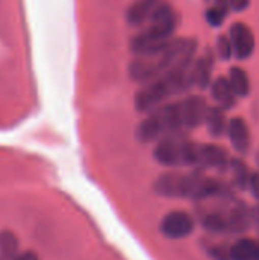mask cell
<instances>
[{"mask_svg": "<svg viewBox=\"0 0 259 260\" xmlns=\"http://www.w3.org/2000/svg\"><path fill=\"white\" fill-rule=\"evenodd\" d=\"M165 134H168V128H166V122H165L160 107L156 108L154 111L148 113V116L139 123V126L136 129V137L142 143L156 142L160 137H163Z\"/></svg>", "mask_w": 259, "mask_h": 260, "instance_id": "cell-5", "label": "cell"}, {"mask_svg": "<svg viewBox=\"0 0 259 260\" xmlns=\"http://www.w3.org/2000/svg\"><path fill=\"white\" fill-rule=\"evenodd\" d=\"M234 174H235V180L238 183V186L241 187H246L250 181V175L246 169V166L243 165V161H238L235 160L234 161Z\"/></svg>", "mask_w": 259, "mask_h": 260, "instance_id": "cell-17", "label": "cell"}, {"mask_svg": "<svg viewBox=\"0 0 259 260\" xmlns=\"http://www.w3.org/2000/svg\"><path fill=\"white\" fill-rule=\"evenodd\" d=\"M148 23L143 30L131 38L130 49L136 56L157 53L171 41L177 27V15L168 3H160L148 18Z\"/></svg>", "mask_w": 259, "mask_h": 260, "instance_id": "cell-1", "label": "cell"}, {"mask_svg": "<svg viewBox=\"0 0 259 260\" xmlns=\"http://www.w3.org/2000/svg\"><path fill=\"white\" fill-rule=\"evenodd\" d=\"M212 91V98L220 104V108L226 110V108H232L235 104V98L237 94L234 93L231 82L227 78H218L212 82L211 87Z\"/></svg>", "mask_w": 259, "mask_h": 260, "instance_id": "cell-11", "label": "cell"}, {"mask_svg": "<svg viewBox=\"0 0 259 260\" xmlns=\"http://www.w3.org/2000/svg\"><path fill=\"white\" fill-rule=\"evenodd\" d=\"M255 221H256V225L259 227V209L256 210V215H255Z\"/></svg>", "mask_w": 259, "mask_h": 260, "instance_id": "cell-23", "label": "cell"}, {"mask_svg": "<svg viewBox=\"0 0 259 260\" xmlns=\"http://www.w3.org/2000/svg\"><path fill=\"white\" fill-rule=\"evenodd\" d=\"M14 260H38V257H37V254H35V253L27 251V253L18 254V256H17Z\"/></svg>", "mask_w": 259, "mask_h": 260, "instance_id": "cell-22", "label": "cell"}, {"mask_svg": "<svg viewBox=\"0 0 259 260\" xmlns=\"http://www.w3.org/2000/svg\"><path fill=\"white\" fill-rule=\"evenodd\" d=\"M217 46H218V53H220L221 59L227 61V59L232 56V53H234V49H232V43H231V40H229L226 35H221V37L218 38Z\"/></svg>", "mask_w": 259, "mask_h": 260, "instance_id": "cell-19", "label": "cell"}, {"mask_svg": "<svg viewBox=\"0 0 259 260\" xmlns=\"http://www.w3.org/2000/svg\"><path fill=\"white\" fill-rule=\"evenodd\" d=\"M212 69H214V61L211 55H205L202 56L194 66H192V84L200 87V88H206L211 84V78H212Z\"/></svg>", "mask_w": 259, "mask_h": 260, "instance_id": "cell-12", "label": "cell"}, {"mask_svg": "<svg viewBox=\"0 0 259 260\" xmlns=\"http://www.w3.org/2000/svg\"><path fill=\"white\" fill-rule=\"evenodd\" d=\"M229 254L232 260H259V244L252 239H240L232 245Z\"/></svg>", "mask_w": 259, "mask_h": 260, "instance_id": "cell-13", "label": "cell"}, {"mask_svg": "<svg viewBox=\"0 0 259 260\" xmlns=\"http://www.w3.org/2000/svg\"><path fill=\"white\" fill-rule=\"evenodd\" d=\"M227 163V154L217 145H198L197 165L208 168H223Z\"/></svg>", "mask_w": 259, "mask_h": 260, "instance_id": "cell-10", "label": "cell"}, {"mask_svg": "<svg viewBox=\"0 0 259 260\" xmlns=\"http://www.w3.org/2000/svg\"><path fill=\"white\" fill-rule=\"evenodd\" d=\"M206 125L209 133L214 137H220L227 131V122H226V116L223 108L220 107H214V108H208L206 113Z\"/></svg>", "mask_w": 259, "mask_h": 260, "instance_id": "cell-14", "label": "cell"}, {"mask_svg": "<svg viewBox=\"0 0 259 260\" xmlns=\"http://www.w3.org/2000/svg\"><path fill=\"white\" fill-rule=\"evenodd\" d=\"M18 242L11 232L0 233V254L5 260H14L17 257Z\"/></svg>", "mask_w": 259, "mask_h": 260, "instance_id": "cell-16", "label": "cell"}, {"mask_svg": "<svg viewBox=\"0 0 259 260\" xmlns=\"http://www.w3.org/2000/svg\"><path fill=\"white\" fill-rule=\"evenodd\" d=\"M229 40L232 43L234 53L237 55L238 59H247L249 56H252L255 50V37L247 24L240 23V21L235 23L231 27Z\"/></svg>", "mask_w": 259, "mask_h": 260, "instance_id": "cell-6", "label": "cell"}, {"mask_svg": "<svg viewBox=\"0 0 259 260\" xmlns=\"http://www.w3.org/2000/svg\"><path fill=\"white\" fill-rule=\"evenodd\" d=\"M180 113H182L183 126L197 128L206 119L208 104L202 96H189L183 102H180Z\"/></svg>", "mask_w": 259, "mask_h": 260, "instance_id": "cell-7", "label": "cell"}, {"mask_svg": "<svg viewBox=\"0 0 259 260\" xmlns=\"http://www.w3.org/2000/svg\"><path fill=\"white\" fill-rule=\"evenodd\" d=\"M186 137L180 133L165 134L157 140L154 148V158L163 166H180L183 165V145Z\"/></svg>", "mask_w": 259, "mask_h": 260, "instance_id": "cell-3", "label": "cell"}, {"mask_svg": "<svg viewBox=\"0 0 259 260\" xmlns=\"http://www.w3.org/2000/svg\"><path fill=\"white\" fill-rule=\"evenodd\" d=\"M224 17H226V8L218 6V5L209 8V9H208V14H206V18H208V21H209L212 26H220V24L223 23Z\"/></svg>", "mask_w": 259, "mask_h": 260, "instance_id": "cell-18", "label": "cell"}, {"mask_svg": "<svg viewBox=\"0 0 259 260\" xmlns=\"http://www.w3.org/2000/svg\"><path fill=\"white\" fill-rule=\"evenodd\" d=\"M162 3V0H134V3L128 8L125 18L130 26H142L148 21L154 9Z\"/></svg>", "mask_w": 259, "mask_h": 260, "instance_id": "cell-8", "label": "cell"}, {"mask_svg": "<svg viewBox=\"0 0 259 260\" xmlns=\"http://www.w3.org/2000/svg\"><path fill=\"white\" fill-rule=\"evenodd\" d=\"M253 195L259 200V175H250V181H249Z\"/></svg>", "mask_w": 259, "mask_h": 260, "instance_id": "cell-21", "label": "cell"}, {"mask_svg": "<svg viewBox=\"0 0 259 260\" xmlns=\"http://www.w3.org/2000/svg\"><path fill=\"white\" fill-rule=\"evenodd\" d=\"M229 82L237 96L246 98L250 93V79L244 69L241 67H232L229 75Z\"/></svg>", "mask_w": 259, "mask_h": 260, "instance_id": "cell-15", "label": "cell"}, {"mask_svg": "<svg viewBox=\"0 0 259 260\" xmlns=\"http://www.w3.org/2000/svg\"><path fill=\"white\" fill-rule=\"evenodd\" d=\"M154 190L168 198L186 197L192 200H203L217 193L218 184L214 180L203 177L200 172H192L188 175L168 172L157 178L154 183Z\"/></svg>", "mask_w": 259, "mask_h": 260, "instance_id": "cell-2", "label": "cell"}, {"mask_svg": "<svg viewBox=\"0 0 259 260\" xmlns=\"http://www.w3.org/2000/svg\"><path fill=\"white\" fill-rule=\"evenodd\" d=\"M194 230V219L180 210L168 213L160 222V232L168 239H183L188 238Z\"/></svg>", "mask_w": 259, "mask_h": 260, "instance_id": "cell-4", "label": "cell"}, {"mask_svg": "<svg viewBox=\"0 0 259 260\" xmlns=\"http://www.w3.org/2000/svg\"><path fill=\"white\" fill-rule=\"evenodd\" d=\"M227 133L234 148L240 152H246L250 146V134L247 123L241 117H234L227 123Z\"/></svg>", "mask_w": 259, "mask_h": 260, "instance_id": "cell-9", "label": "cell"}, {"mask_svg": "<svg viewBox=\"0 0 259 260\" xmlns=\"http://www.w3.org/2000/svg\"><path fill=\"white\" fill-rule=\"evenodd\" d=\"M226 2H229L231 8L237 12H243L250 5V0H226Z\"/></svg>", "mask_w": 259, "mask_h": 260, "instance_id": "cell-20", "label": "cell"}]
</instances>
